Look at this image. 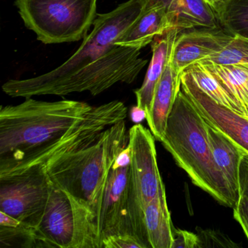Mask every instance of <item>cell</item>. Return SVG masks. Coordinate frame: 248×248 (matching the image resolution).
Here are the masks:
<instances>
[{
    "label": "cell",
    "instance_id": "6da1fadb",
    "mask_svg": "<svg viewBox=\"0 0 248 248\" xmlns=\"http://www.w3.org/2000/svg\"><path fill=\"white\" fill-rule=\"evenodd\" d=\"M127 108L113 101L97 107L74 100L27 98L0 109V177L43 165L93 143L104 130L125 120Z\"/></svg>",
    "mask_w": 248,
    "mask_h": 248
},
{
    "label": "cell",
    "instance_id": "7a4b0ae2",
    "mask_svg": "<svg viewBox=\"0 0 248 248\" xmlns=\"http://www.w3.org/2000/svg\"><path fill=\"white\" fill-rule=\"evenodd\" d=\"M161 143L194 185L220 204L232 209L236 207L229 184L213 159L207 123L181 89Z\"/></svg>",
    "mask_w": 248,
    "mask_h": 248
},
{
    "label": "cell",
    "instance_id": "3957f363",
    "mask_svg": "<svg viewBox=\"0 0 248 248\" xmlns=\"http://www.w3.org/2000/svg\"><path fill=\"white\" fill-rule=\"evenodd\" d=\"M128 143L129 130L122 120L104 130L91 144L50 159L46 171L52 184L91 210L98 223L107 174Z\"/></svg>",
    "mask_w": 248,
    "mask_h": 248
},
{
    "label": "cell",
    "instance_id": "277c9868",
    "mask_svg": "<svg viewBox=\"0 0 248 248\" xmlns=\"http://www.w3.org/2000/svg\"><path fill=\"white\" fill-rule=\"evenodd\" d=\"M140 50L117 45L99 60L67 76L34 85L10 79L2 85V91L12 98L63 96L86 91L93 95H99L119 82L131 84L136 80L148 63L140 57Z\"/></svg>",
    "mask_w": 248,
    "mask_h": 248
},
{
    "label": "cell",
    "instance_id": "5b68a950",
    "mask_svg": "<svg viewBox=\"0 0 248 248\" xmlns=\"http://www.w3.org/2000/svg\"><path fill=\"white\" fill-rule=\"evenodd\" d=\"M98 229L101 248L104 239L115 235H130L143 248H150L143 210L132 175L128 145L118 154L107 174L98 212Z\"/></svg>",
    "mask_w": 248,
    "mask_h": 248
},
{
    "label": "cell",
    "instance_id": "8992f818",
    "mask_svg": "<svg viewBox=\"0 0 248 248\" xmlns=\"http://www.w3.org/2000/svg\"><path fill=\"white\" fill-rule=\"evenodd\" d=\"M98 0H16L24 25L46 45L84 40L95 20Z\"/></svg>",
    "mask_w": 248,
    "mask_h": 248
},
{
    "label": "cell",
    "instance_id": "52a82bcc",
    "mask_svg": "<svg viewBox=\"0 0 248 248\" xmlns=\"http://www.w3.org/2000/svg\"><path fill=\"white\" fill-rule=\"evenodd\" d=\"M37 229L47 248H101L93 213L53 184Z\"/></svg>",
    "mask_w": 248,
    "mask_h": 248
},
{
    "label": "cell",
    "instance_id": "ba28073f",
    "mask_svg": "<svg viewBox=\"0 0 248 248\" xmlns=\"http://www.w3.org/2000/svg\"><path fill=\"white\" fill-rule=\"evenodd\" d=\"M141 8L139 0H128L110 12L99 14L94 21L91 32L84 39L76 53L66 62L40 76L18 80L28 85L45 83L92 64L117 46L116 42L138 18Z\"/></svg>",
    "mask_w": 248,
    "mask_h": 248
},
{
    "label": "cell",
    "instance_id": "9c48e42d",
    "mask_svg": "<svg viewBox=\"0 0 248 248\" xmlns=\"http://www.w3.org/2000/svg\"><path fill=\"white\" fill-rule=\"evenodd\" d=\"M51 187L43 165L0 177V211L37 228L44 216Z\"/></svg>",
    "mask_w": 248,
    "mask_h": 248
},
{
    "label": "cell",
    "instance_id": "30bf717a",
    "mask_svg": "<svg viewBox=\"0 0 248 248\" xmlns=\"http://www.w3.org/2000/svg\"><path fill=\"white\" fill-rule=\"evenodd\" d=\"M155 140L151 130L142 124L129 130L132 175L143 210L165 186L158 168Z\"/></svg>",
    "mask_w": 248,
    "mask_h": 248
},
{
    "label": "cell",
    "instance_id": "8fae6325",
    "mask_svg": "<svg viewBox=\"0 0 248 248\" xmlns=\"http://www.w3.org/2000/svg\"><path fill=\"white\" fill-rule=\"evenodd\" d=\"M181 89L189 98L206 123L232 140L248 155V119L216 104L198 88L189 74L183 72Z\"/></svg>",
    "mask_w": 248,
    "mask_h": 248
},
{
    "label": "cell",
    "instance_id": "7c38bea8",
    "mask_svg": "<svg viewBox=\"0 0 248 248\" xmlns=\"http://www.w3.org/2000/svg\"><path fill=\"white\" fill-rule=\"evenodd\" d=\"M233 36L219 28H194L181 30L175 39L170 62L175 76L181 79L190 65L221 51Z\"/></svg>",
    "mask_w": 248,
    "mask_h": 248
},
{
    "label": "cell",
    "instance_id": "4fadbf2b",
    "mask_svg": "<svg viewBox=\"0 0 248 248\" xmlns=\"http://www.w3.org/2000/svg\"><path fill=\"white\" fill-rule=\"evenodd\" d=\"M172 29L173 24L165 8L158 5L145 7L115 45L141 50L152 44L156 37L164 35Z\"/></svg>",
    "mask_w": 248,
    "mask_h": 248
},
{
    "label": "cell",
    "instance_id": "5bb4252c",
    "mask_svg": "<svg viewBox=\"0 0 248 248\" xmlns=\"http://www.w3.org/2000/svg\"><path fill=\"white\" fill-rule=\"evenodd\" d=\"M141 8L158 5L165 8L174 29L221 27L213 11L202 0H139Z\"/></svg>",
    "mask_w": 248,
    "mask_h": 248
},
{
    "label": "cell",
    "instance_id": "9a60e30c",
    "mask_svg": "<svg viewBox=\"0 0 248 248\" xmlns=\"http://www.w3.org/2000/svg\"><path fill=\"white\" fill-rule=\"evenodd\" d=\"M181 30L172 29L164 35L156 37L152 43V57L141 87L134 91L137 106L146 115L152 108L156 85L169 62L175 39Z\"/></svg>",
    "mask_w": 248,
    "mask_h": 248
},
{
    "label": "cell",
    "instance_id": "2e32d148",
    "mask_svg": "<svg viewBox=\"0 0 248 248\" xmlns=\"http://www.w3.org/2000/svg\"><path fill=\"white\" fill-rule=\"evenodd\" d=\"M181 90V79H178L171 65L170 58L156 85L152 108L146 115L149 130L156 140L162 141L167 127L168 117Z\"/></svg>",
    "mask_w": 248,
    "mask_h": 248
},
{
    "label": "cell",
    "instance_id": "e0dca14e",
    "mask_svg": "<svg viewBox=\"0 0 248 248\" xmlns=\"http://www.w3.org/2000/svg\"><path fill=\"white\" fill-rule=\"evenodd\" d=\"M207 130L213 159L226 178L232 196L238 204L240 199V165L245 154L208 123Z\"/></svg>",
    "mask_w": 248,
    "mask_h": 248
},
{
    "label": "cell",
    "instance_id": "ac0fdd59",
    "mask_svg": "<svg viewBox=\"0 0 248 248\" xmlns=\"http://www.w3.org/2000/svg\"><path fill=\"white\" fill-rule=\"evenodd\" d=\"M143 215L150 248H172L174 227L165 186L145 207Z\"/></svg>",
    "mask_w": 248,
    "mask_h": 248
},
{
    "label": "cell",
    "instance_id": "d6986e66",
    "mask_svg": "<svg viewBox=\"0 0 248 248\" xmlns=\"http://www.w3.org/2000/svg\"><path fill=\"white\" fill-rule=\"evenodd\" d=\"M184 72L189 74L196 85L216 104L244 116L242 107L234 97L212 74L205 65L194 63Z\"/></svg>",
    "mask_w": 248,
    "mask_h": 248
},
{
    "label": "cell",
    "instance_id": "ffe728a7",
    "mask_svg": "<svg viewBox=\"0 0 248 248\" xmlns=\"http://www.w3.org/2000/svg\"><path fill=\"white\" fill-rule=\"evenodd\" d=\"M205 66L234 97L242 107L244 117H248V69L235 65L208 64Z\"/></svg>",
    "mask_w": 248,
    "mask_h": 248
},
{
    "label": "cell",
    "instance_id": "44dd1931",
    "mask_svg": "<svg viewBox=\"0 0 248 248\" xmlns=\"http://www.w3.org/2000/svg\"><path fill=\"white\" fill-rule=\"evenodd\" d=\"M1 248H46L37 228L27 226L16 218L5 226H0Z\"/></svg>",
    "mask_w": 248,
    "mask_h": 248
},
{
    "label": "cell",
    "instance_id": "7402d4cb",
    "mask_svg": "<svg viewBox=\"0 0 248 248\" xmlns=\"http://www.w3.org/2000/svg\"><path fill=\"white\" fill-rule=\"evenodd\" d=\"M197 63L205 65H235L248 70V37L236 34L221 51Z\"/></svg>",
    "mask_w": 248,
    "mask_h": 248
},
{
    "label": "cell",
    "instance_id": "603a6c76",
    "mask_svg": "<svg viewBox=\"0 0 248 248\" xmlns=\"http://www.w3.org/2000/svg\"><path fill=\"white\" fill-rule=\"evenodd\" d=\"M218 21L221 28L230 35L248 37V0H230Z\"/></svg>",
    "mask_w": 248,
    "mask_h": 248
},
{
    "label": "cell",
    "instance_id": "cb8c5ba5",
    "mask_svg": "<svg viewBox=\"0 0 248 248\" xmlns=\"http://www.w3.org/2000/svg\"><path fill=\"white\" fill-rule=\"evenodd\" d=\"M197 234L201 241L202 248L205 247H222V248H235L237 245L228 237L225 233L218 231L210 229H200Z\"/></svg>",
    "mask_w": 248,
    "mask_h": 248
},
{
    "label": "cell",
    "instance_id": "d4e9b609",
    "mask_svg": "<svg viewBox=\"0 0 248 248\" xmlns=\"http://www.w3.org/2000/svg\"><path fill=\"white\" fill-rule=\"evenodd\" d=\"M202 248L200 236L194 232L174 228L172 248Z\"/></svg>",
    "mask_w": 248,
    "mask_h": 248
},
{
    "label": "cell",
    "instance_id": "484cf974",
    "mask_svg": "<svg viewBox=\"0 0 248 248\" xmlns=\"http://www.w3.org/2000/svg\"><path fill=\"white\" fill-rule=\"evenodd\" d=\"M101 248H143V246L130 235H115L104 239Z\"/></svg>",
    "mask_w": 248,
    "mask_h": 248
},
{
    "label": "cell",
    "instance_id": "4316f807",
    "mask_svg": "<svg viewBox=\"0 0 248 248\" xmlns=\"http://www.w3.org/2000/svg\"><path fill=\"white\" fill-rule=\"evenodd\" d=\"M233 216L240 225L248 240V203L239 200L236 207L233 208Z\"/></svg>",
    "mask_w": 248,
    "mask_h": 248
},
{
    "label": "cell",
    "instance_id": "83f0119b",
    "mask_svg": "<svg viewBox=\"0 0 248 248\" xmlns=\"http://www.w3.org/2000/svg\"><path fill=\"white\" fill-rule=\"evenodd\" d=\"M240 199L248 203V155L242 157L240 165Z\"/></svg>",
    "mask_w": 248,
    "mask_h": 248
},
{
    "label": "cell",
    "instance_id": "f1b7e54d",
    "mask_svg": "<svg viewBox=\"0 0 248 248\" xmlns=\"http://www.w3.org/2000/svg\"><path fill=\"white\" fill-rule=\"evenodd\" d=\"M214 12L218 19L230 0H202Z\"/></svg>",
    "mask_w": 248,
    "mask_h": 248
},
{
    "label": "cell",
    "instance_id": "f546056e",
    "mask_svg": "<svg viewBox=\"0 0 248 248\" xmlns=\"http://www.w3.org/2000/svg\"><path fill=\"white\" fill-rule=\"evenodd\" d=\"M130 114L132 121L133 123H137V124H139L143 120H146V111L142 109L140 107H138L137 105L131 108Z\"/></svg>",
    "mask_w": 248,
    "mask_h": 248
},
{
    "label": "cell",
    "instance_id": "4dcf8cb0",
    "mask_svg": "<svg viewBox=\"0 0 248 248\" xmlns=\"http://www.w3.org/2000/svg\"><path fill=\"white\" fill-rule=\"evenodd\" d=\"M246 117V118H248V117Z\"/></svg>",
    "mask_w": 248,
    "mask_h": 248
}]
</instances>
